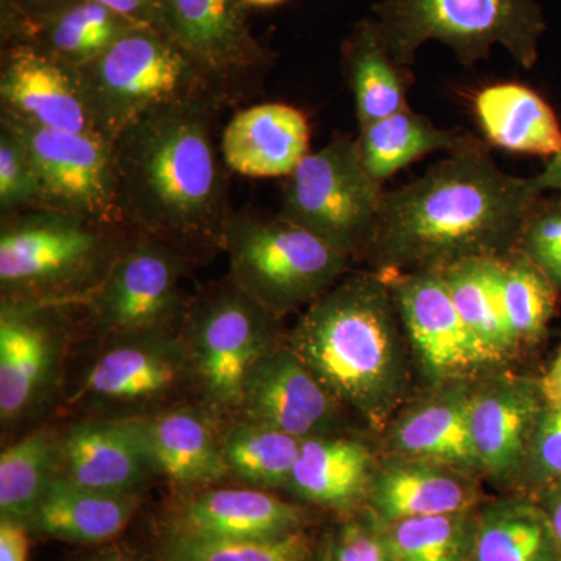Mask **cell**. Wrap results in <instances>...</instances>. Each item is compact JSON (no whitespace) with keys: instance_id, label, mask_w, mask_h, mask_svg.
Instances as JSON below:
<instances>
[{"instance_id":"49","label":"cell","mask_w":561,"mask_h":561,"mask_svg":"<svg viewBox=\"0 0 561 561\" xmlns=\"http://www.w3.org/2000/svg\"><path fill=\"white\" fill-rule=\"evenodd\" d=\"M249 9H271V7L279 5L286 0H242Z\"/></svg>"},{"instance_id":"17","label":"cell","mask_w":561,"mask_h":561,"mask_svg":"<svg viewBox=\"0 0 561 561\" xmlns=\"http://www.w3.org/2000/svg\"><path fill=\"white\" fill-rule=\"evenodd\" d=\"M337 408L294 350L276 346L251 370L239 416L306 440L330 430Z\"/></svg>"},{"instance_id":"44","label":"cell","mask_w":561,"mask_h":561,"mask_svg":"<svg viewBox=\"0 0 561 561\" xmlns=\"http://www.w3.org/2000/svg\"><path fill=\"white\" fill-rule=\"evenodd\" d=\"M28 527L10 519H0V561H28Z\"/></svg>"},{"instance_id":"31","label":"cell","mask_w":561,"mask_h":561,"mask_svg":"<svg viewBox=\"0 0 561 561\" xmlns=\"http://www.w3.org/2000/svg\"><path fill=\"white\" fill-rule=\"evenodd\" d=\"M470 561H561L548 515L531 497L491 505L476 522Z\"/></svg>"},{"instance_id":"47","label":"cell","mask_w":561,"mask_h":561,"mask_svg":"<svg viewBox=\"0 0 561 561\" xmlns=\"http://www.w3.org/2000/svg\"><path fill=\"white\" fill-rule=\"evenodd\" d=\"M542 191L561 195V150L549 160L540 175L535 176Z\"/></svg>"},{"instance_id":"42","label":"cell","mask_w":561,"mask_h":561,"mask_svg":"<svg viewBox=\"0 0 561 561\" xmlns=\"http://www.w3.org/2000/svg\"><path fill=\"white\" fill-rule=\"evenodd\" d=\"M79 0H0L2 43L16 39L25 28Z\"/></svg>"},{"instance_id":"15","label":"cell","mask_w":561,"mask_h":561,"mask_svg":"<svg viewBox=\"0 0 561 561\" xmlns=\"http://www.w3.org/2000/svg\"><path fill=\"white\" fill-rule=\"evenodd\" d=\"M397 311L424 367L460 379L497 364L461 319L440 271H415L389 283Z\"/></svg>"},{"instance_id":"48","label":"cell","mask_w":561,"mask_h":561,"mask_svg":"<svg viewBox=\"0 0 561 561\" xmlns=\"http://www.w3.org/2000/svg\"><path fill=\"white\" fill-rule=\"evenodd\" d=\"M83 561H139L135 552L127 548H111L108 551H103L91 556L90 559Z\"/></svg>"},{"instance_id":"37","label":"cell","mask_w":561,"mask_h":561,"mask_svg":"<svg viewBox=\"0 0 561 561\" xmlns=\"http://www.w3.org/2000/svg\"><path fill=\"white\" fill-rule=\"evenodd\" d=\"M160 561H312L311 546L301 530L262 540H209L171 534Z\"/></svg>"},{"instance_id":"5","label":"cell","mask_w":561,"mask_h":561,"mask_svg":"<svg viewBox=\"0 0 561 561\" xmlns=\"http://www.w3.org/2000/svg\"><path fill=\"white\" fill-rule=\"evenodd\" d=\"M373 13L391 54L404 66L415 61L427 41H438L463 66L486 60L501 46L531 69L546 31L537 0H381Z\"/></svg>"},{"instance_id":"32","label":"cell","mask_w":561,"mask_h":561,"mask_svg":"<svg viewBox=\"0 0 561 561\" xmlns=\"http://www.w3.org/2000/svg\"><path fill=\"white\" fill-rule=\"evenodd\" d=\"M500 257H468L440 271L461 319L496 362L519 348L505 316Z\"/></svg>"},{"instance_id":"35","label":"cell","mask_w":561,"mask_h":561,"mask_svg":"<svg viewBox=\"0 0 561 561\" xmlns=\"http://www.w3.org/2000/svg\"><path fill=\"white\" fill-rule=\"evenodd\" d=\"M500 278L505 316L516 343L540 342L556 316L560 290L519 250L500 257Z\"/></svg>"},{"instance_id":"24","label":"cell","mask_w":561,"mask_h":561,"mask_svg":"<svg viewBox=\"0 0 561 561\" xmlns=\"http://www.w3.org/2000/svg\"><path fill=\"white\" fill-rule=\"evenodd\" d=\"M139 505V494L90 489L58 474L28 529L61 541L102 545L119 537Z\"/></svg>"},{"instance_id":"34","label":"cell","mask_w":561,"mask_h":561,"mask_svg":"<svg viewBox=\"0 0 561 561\" xmlns=\"http://www.w3.org/2000/svg\"><path fill=\"white\" fill-rule=\"evenodd\" d=\"M301 442L273 427L241 419L225 432L221 449L230 476L261 489H275L289 483Z\"/></svg>"},{"instance_id":"19","label":"cell","mask_w":561,"mask_h":561,"mask_svg":"<svg viewBox=\"0 0 561 561\" xmlns=\"http://www.w3.org/2000/svg\"><path fill=\"white\" fill-rule=\"evenodd\" d=\"M213 416L208 409L176 404L124 420L135 432L151 472L180 485H208L230 476Z\"/></svg>"},{"instance_id":"41","label":"cell","mask_w":561,"mask_h":561,"mask_svg":"<svg viewBox=\"0 0 561 561\" xmlns=\"http://www.w3.org/2000/svg\"><path fill=\"white\" fill-rule=\"evenodd\" d=\"M323 561H393L381 534L360 523H346L332 537Z\"/></svg>"},{"instance_id":"45","label":"cell","mask_w":561,"mask_h":561,"mask_svg":"<svg viewBox=\"0 0 561 561\" xmlns=\"http://www.w3.org/2000/svg\"><path fill=\"white\" fill-rule=\"evenodd\" d=\"M542 397L551 405H561V348L540 379Z\"/></svg>"},{"instance_id":"8","label":"cell","mask_w":561,"mask_h":561,"mask_svg":"<svg viewBox=\"0 0 561 561\" xmlns=\"http://www.w3.org/2000/svg\"><path fill=\"white\" fill-rule=\"evenodd\" d=\"M279 317L243 294L232 280L187 305L180 335L192 383L213 415H239L251 370L276 346Z\"/></svg>"},{"instance_id":"18","label":"cell","mask_w":561,"mask_h":561,"mask_svg":"<svg viewBox=\"0 0 561 561\" xmlns=\"http://www.w3.org/2000/svg\"><path fill=\"white\" fill-rule=\"evenodd\" d=\"M546 404L540 379H500L471 393V435L482 470L519 481Z\"/></svg>"},{"instance_id":"1","label":"cell","mask_w":561,"mask_h":561,"mask_svg":"<svg viewBox=\"0 0 561 561\" xmlns=\"http://www.w3.org/2000/svg\"><path fill=\"white\" fill-rule=\"evenodd\" d=\"M545 191L502 171L485 144L446 154L420 179L386 192L368 253L379 267L442 271L516 250Z\"/></svg>"},{"instance_id":"12","label":"cell","mask_w":561,"mask_h":561,"mask_svg":"<svg viewBox=\"0 0 561 561\" xmlns=\"http://www.w3.org/2000/svg\"><path fill=\"white\" fill-rule=\"evenodd\" d=\"M161 31L186 51L221 105L256 87L272 62L242 0H162Z\"/></svg>"},{"instance_id":"13","label":"cell","mask_w":561,"mask_h":561,"mask_svg":"<svg viewBox=\"0 0 561 561\" xmlns=\"http://www.w3.org/2000/svg\"><path fill=\"white\" fill-rule=\"evenodd\" d=\"M31 151L39 181V208L77 214L127 228L117 197L111 140L99 135L50 130L0 114Z\"/></svg>"},{"instance_id":"36","label":"cell","mask_w":561,"mask_h":561,"mask_svg":"<svg viewBox=\"0 0 561 561\" xmlns=\"http://www.w3.org/2000/svg\"><path fill=\"white\" fill-rule=\"evenodd\" d=\"M476 522L468 513L420 516L386 524L393 561H470Z\"/></svg>"},{"instance_id":"43","label":"cell","mask_w":561,"mask_h":561,"mask_svg":"<svg viewBox=\"0 0 561 561\" xmlns=\"http://www.w3.org/2000/svg\"><path fill=\"white\" fill-rule=\"evenodd\" d=\"M116 11L135 24L151 25L160 28L162 20V0H95Z\"/></svg>"},{"instance_id":"3","label":"cell","mask_w":561,"mask_h":561,"mask_svg":"<svg viewBox=\"0 0 561 561\" xmlns=\"http://www.w3.org/2000/svg\"><path fill=\"white\" fill-rule=\"evenodd\" d=\"M394 309L381 276H351L309 305L289 337L328 393L370 419H383L401 391Z\"/></svg>"},{"instance_id":"20","label":"cell","mask_w":561,"mask_h":561,"mask_svg":"<svg viewBox=\"0 0 561 561\" xmlns=\"http://www.w3.org/2000/svg\"><path fill=\"white\" fill-rule=\"evenodd\" d=\"M311 127L301 110L260 103L232 116L221 133L220 151L230 172L251 179L289 176L311 153Z\"/></svg>"},{"instance_id":"25","label":"cell","mask_w":561,"mask_h":561,"mask_svg":"<svg viewBox=\"0 0 561 561\" xmlns=\"http://www.w3.org/2000/svg\"><path fill=\"white\" fill-rule=\"evenodd\" d=\"M474 114L490 146L511 153L552 158L561 150L556 111L523 83H494L474 98Z\"/></svg>"},{"instance_id":"29","label":"cell","mask_w":561,"mask_h":561,"mask_svg":"<svg viewBox=\"0 0 561 561\" xmlns=\"http://www.w3.org/2000/svg\"><path fill=\"white\" fill-rule=\"evenodd\" d=\"M357 138L365 169L378 183L397 175L435 151H459L481 142L471 135L443 130L408 106L391 116L359 127Z\"/></svg>"},{"instance_id":"9","label":"cell","mask_w":561,"mask_h":561,"mask_svg":"<svg viewBox=\"0 0 561 561\" xmlns=\"http://www.w3.org/2000/svg\"><path fill=\"white\" fill-rule=\"evenodd\" d=\"M383 197L362 162L357 139L335 136L286 176L278 216L346 256L368 253Z\"/></svg>"},{"instance_id":"4","label":"cell","mask_w":561,"mask_h":561,"mask_svg":"<svg viewBox=\"0 0 561 561\" xmlns=\"http://www.w3.org/2000/svg\"><path fill=\"white\" fill-rule=\"evenodd\" d=\"M133 231L49 208L2 217L3 300L79 308L110 272Z\"/></svg>"},{"instance_id":"23","label":"cell","mask_w":561,"mask_h":561,"mask_svg":"<svg viewBox=\"0 0 561 561\" xmlns=\"http://www.w3.org/2000/svg\"><path fill=\"white\" fill-rule=\"evenodd\" d=\"M371 507L386 524L420 516L468 513L478 501L467 471L435 461H394L375 479Z\"/></svg>"},{"instance_id":"11","label":"cell","mask_w":561,"mask_h":561,"mask_svg":"<svg viewBox=\"0 0 561 561\" xmlns=\"http://www.w3.org/2000/svg\"><path fill=\"white\" fill-rule=\"evenodd\" d=\"M191 257L171 243L133 232L110 272L83 302L102 339L173 332L183 321V278Z\"/></svg>"},{"instance_id":"38","label":"cell","mask_w":561,"mask_h":561,"mask_svg":"<svg viewBox=\"0 0 561 561\" xmlns=\"http://www.w3.org/2000/svg\"><path fill=\"white\" fill-rule=\"evenodd\" d=\"M39 208V181L31 151L9 122L0 119V214Z\"/></svg>"},{"instance_id":"26","label":"cell","mask_w":561,"mask_h":561,"mask_svg":"<svg viewBox=\"0 0 561 561\" xmlns=\"http://www.w3.org/2000/svg\"><path fill=\"white\" fill-rule=\"evenodd\" d=\"M342 66L353 91L359 127L411 106V70L393 57L373 18L354 25L343 43Z\"/></svg>"},{"instance_id":"6","label":"cell","mask_w":561,"mask_h":561,"mask_svg":"<svg viewBox=\"0 0 561 561\" xmlns=\"http://www.w3.org/2000/svg\"><path fill=\"white\" fill-rule=\"evenodd\" d=\"M77 76L99 135L111 142L133 122L165 103L216 99L186 51L151 25H133L102 57L77 70Z\"/></svg>"},{"instance_id":"39","label":"cell","mask_w":561,"mask_h":561,"mask_svg":"<svg viewBox=\"0 0 561 561\" xmlns=\"http://www.w3.org/2000/svg\"><path fill=\"white\" fill-rule=\"evenodd\" d=\"M518 482L531 500L561 482V405L542 409Z\"/></svg>"},{"instance_id":"21","label":"cell","mask_w":561,"mask_h":561,"mask_svg":"<svg viewBox=\"0 0 561 561\" xmlns=\"http://www.w3.org/2000/svg\"><path fill=\"white\" fill-rule=\"evenodd\" d=\"M151 470L127 420L92 419L60 435V472L79 485L139 494Z\"/></svg>"},{"instance_id":"28","label":"cell","mask_w":561,"mask_h":561,"mask_svg":"<svg viewBox=\"0 0 561 561\" xmlns=\"http://www.w3.org/2000/svg\"><path fill=\"white\" fill-rule=\"evenodd\" d=\"M370 471L371 454L362 443L306 438L287 486L312 504L346 508L367 489Z\"/></svg>"},{"instance_id":"16","label":"cell","mask_w":561,"mask_h":561,"mask_svg":"<svg viewBox=\"0 0 561 561\" xmlns=\"http://www.w3.org/2000/svg\"><path fill=\"white\" fill-rule=\"evenodd\" d=\"M0 105V114L27 124L99 135L81 94L77 70L32 44H2Z\"/></svg>"},{"instance_id":"22","label":"cell","mask_w":561,"mask_h":561,"mask_svg":"<svg viewBox=\"0 0 561 561\" xmlns=\"http://www.w3.org/2000/svg\"><path fill=\"white\" fill-rule=\"evenodd\" d=\"M302 518L300 508L265 491L206 490L184 505L172 534L209 540H262L300 530Z\"/></svg>"},{"instance_id":"10","label":"cell","mask_w":561,"mask_h":561,"mask_svg":"<svg viewBox=\"0 0 561 561\" xmlns=\"http://www.w3.org/2000/svg\"><path fill=\"white\" fill-rule=\"evenodd\" d=\"M194 387L190 356L175 332L103 339L72 402L94 419H138L176 405Z\"/></svg>"},{"instance_id":"14","label":"cell","mask_w":561,"mask_h":561,"mask_svg":"<svg viewBox=\"0 0 561 561\" xmlns=\"http://www.w3.org/2000/svg\"><path fill=\"white\" fill-rule=\"evenodd\" d=\"M69 306L0 301V420L32 419L60 382L69 345Z\"/></svg>"},{"instance_id":"40","label":"cell","mask_w":561,"mask_h":561,"mask_svg":"<svg viewBox=\"0 0 561 561\" xmlns=\"http://www.w3.org/2000/svg\"><path fill=\"white\" fill-rule=\"evenodd\" d=\"M516 250L561 291V195L542 198L531 210Z\"/></svg>"},{"instance_id":"2","label":"cell","mask_w":561,"mask_h":561,"mask_svg":"<svg viewBox=\"0 0 561 561\" xmlns=\"http://www.w3.org/2000/svg\"><path fill=\"white\" fill-rule=\"evenodd\" d=\"M219 102L183 99L144 114L113 140L117 197L128 230L195 249H225L230 169L214 142Z\"/></svg>"},{"instance_id":"33","label":"cell","mask_w":561,"mask_h":561,"mask_svg":"<svg viewBox=\"0 0 561 561\" xmlns=\"http://www.w3.org/2000/svg\"><path fill=\"white\" fill-rule=\"evenodd\" d=\"M60 472V435L33 431L0 456V519L31 526L50 482Z\"/></svg>"},{"instance_id":"27","label":"cell","mask_w":561,"mask_h":561,"mask_svg":"<svg viewBox=\"0 0 561 561\" xmlns=\"http://www.w3.org/2000/svg\"><path fill=\"white\" fill-rule=\"evenodd\" d=\"M471 393L459 390L420 405L398 423L394 448L408 459L459 470L481 468L471 435Z\"/></svg>"},{"instance_id":"7","label":"cell","mask_w":561,"mask_h":561,"mask_svg":"<svg viewBox=\"0 0 561 561\" xmlns=\"http://www.w3.org/2000/svg\"><path fill=\"white\" fill-rule=\"evenodd\" d=\"M230 279L276 317L312 305L339 283L350 257L275 217L232 210L225 228Z\"/></svg>"},{"instance_id":"30","label":"cell","mask_w":561,"mask_h":561,"mask_svg":"<svg viewBox=\"0 0 561 561\" xmlns=\"http://www.w3.org/2000/svg\"><path fill=\"white\" fill-rule=\"evenodd\" d=\"M135 22L95 0H79L44 18L9 43H27L79 70L102 57ZM3 44V43H2Z\"/></svg>"},{"instance_id":"46","label":"cell","mask_w":561,"mask_h":561,"mask_svg":"<svg viewBox=\"0 0 561 561\" xmlns=\"http://www.w3.org/2000/svg\"><path fill=\"white\" fill-rule=\"evenodd\" d=\"M535 501L541 505L542 511L548 515L561 549V482L553 485L552 489L545 491Z\"/></svg>"}]
</instances>
